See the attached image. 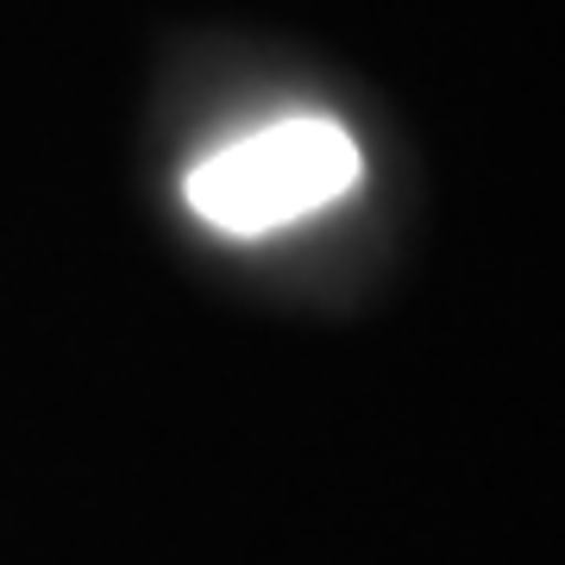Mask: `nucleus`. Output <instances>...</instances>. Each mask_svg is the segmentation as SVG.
Listing matches in <instances>:
<instances>
[{"instance_id":"1","label":"nucleus","mask_w":565,"mask_h":565,"mask_svg":"<svg viewBox=\"0 0 565 565\" xmlns=\"http://www.w3.org/2000/svg\"><path fill=\"white\" fill-rule=\"evenodd\" d=\"M359 177L364 158L352 132L340 120H321V114H296V120L258 126V132H245L195 163L189 207L214 233L258 239V233H277L315 207L340 202L345 189H359Z\"/></svg>"}]
</instances>
